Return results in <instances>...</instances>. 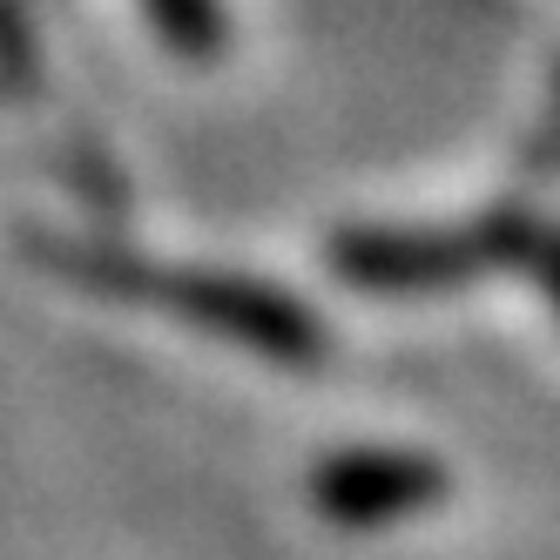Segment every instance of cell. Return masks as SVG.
Masks as SVG:
<instances>
[{
    "label": "cell",
    "instance_id": "6da1fadb",
    "mask_svg": "<svg viewBox=\"0 0 560 560\" xmlns=\"http://www.w3.org/2000/svg\"><path fill=\"white\" fill-rule=\"evenodd\" d=\"M122 284H142L155 291L163 304H176L183 317H196V325H210V331H230V338H244L270 358H291V365H304V358L317 351V325L291 304V298H277L264 284H244V277H122Z\"/></svg>",
    "mask_w": 560,
    "mask_h": 560
},
{
    "label": "cell",
    "instance_id": "7a4b0ae2",
    "mask_svg": "<svg viewBox=\"0 0 560 560\" xmlns=\"http://www.w3.org/2000/svg\"><path fill=\"white\" fill-rule=\"evenodd\" d=\"M432 493H439V472L419 459H338L317 472V506L338 513L345 527H372V520H392Z\"/></svg>",
    "mask_w": 560,
    "mask_h": 560
},
{
    "label": "cell",
    "instance_id": "3957f363",
    "mask_svg": "<svg viewBox=\"0 0 560 560\" xmlns=\"http://www.w3.org/2000/svg\"><path fill=\"white\" fill-rule=\"evenodd\" d=\"M149 21L163 27V42L176 55H217L223 48V27H217V8L210 0H142Z\"/></svg>",
    "mask_w": 560,
    "mask_h": 560
}]
</instances>
